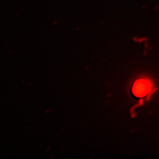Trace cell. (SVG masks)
<instances>
[{"instance_id":"cell-1","label":"cell","mask_w":159,"mask_h":159,"mask_svg":"<svg viewBox=\"0 0 159 159\" xmlns=\"http://www.w3.org/2000/svg\"><path fill=\"white\" fill-rule=\"evenodd\" d=\"M151 88V85L150 82L146 80L140 79L134 83L132 92L135 96L141 98L147 95L150 91Z\"/></svg>"}]
</instances>
